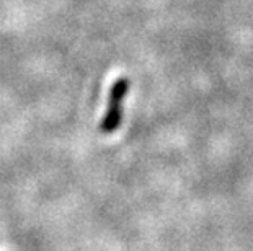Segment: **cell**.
I'll list each match as a JSON object with an SVG mask.
<instances>
[{
  "instance_id": "6da1fadb",
  "label": "cell",
  "mask_w": 253,
  "mask_h": 251,
  "mask_svg": "<svg viewBox=\"0 0 253 251\" xmlns=\"http://www.w3.org/2000/svg\"><path fill=\"white\" fill-rule=\"evenodd\" d=\"M129 87H131V82H129L127 77L116 78L115 83L110 87L108 108H106L103 121L100 124V131L103 134H113L120 127L123 119V101L127 97Z\"/></svg>"
}]
</instances>
